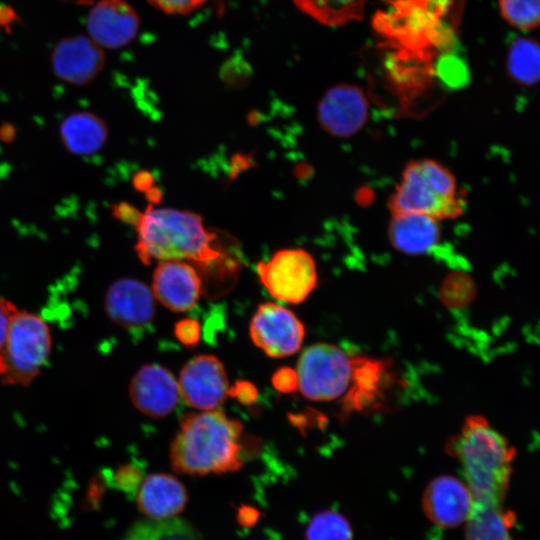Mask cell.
Returning <instances> with one entry per match:
<instances>
[{
  "label": "cell",
  "instance_id": "1",
  "mask_svg": "<svg viewBox=\"0 0 540 540\" xmlns=\"http://www.w3.org/2000/svg\"><path fill=\"white\" fill-rule=\"evenodd\" d=\"M135 250L144 264L152 260L189 261L209 278L235 280L237 262L217 233L205 229L200 215L173 208L147 207L136 224Z\"/></svg>",
  "mask_w": 540,
  "mask_h": 540
},
{
  "label": "cell",
  "instance_id": "2",
  "mask_svg": "<svg viewBox=\"0 0 540 540\" xmlns=\"http://www.w3.org/2000/svg\"><path fill=\"white\" fill-rule=\"evenodd\" d=\"M242 424L219 410L186 415L171 445L173 469L189 475L238 470Z\"/></svg>",
  "mask_w": 540,
  "mask_h": 540
},
{
  "label": "cell",
  "instance_id": "3",
  "mask_svg": "<svg viewBox=\"0 0 540 540\" xmlns=\"http://www.w3.org/2000/svg\"><path fill=\"white\" fill-rule=\"evenodd\" d=\"M458 458L474 503L503 505L515 450L482 416H470L448 446Z\"/></svg>",
  "mask_w": 540,
  "mask_h": 540
},
{
  "label": "cell",
  "instance_id": "4",
  "mask_svg": "<svg viewBox=\"0 0 540 540\" xmlns=\"http://www.w3.org/2000/svg\"><path fill=\"white\" fill-rule=\"evenodd\" d=\"M388 207L391 214H421L441 221L461 216L466 200L449 168L423 158L406 164Z\"/></svg>",
  "mask_w": 540,
  "mask_h": 540
},
{
  "label": "cell",
  "instance_id": "5",
  "mask_svg": "<svg viewBox=\"0 0 540 540\" xmlns=\"http://www.w3.org/2000/svg\"><path fill=\"white\" fill-rule=\"evenodd\" d=\"M52 347L48 324L39 315L18 310L0 348V381L26 386L40 373Z\"/></svg>",
  "mask_w": 540,
  "mask_h": 540
},
{
  "label": "cell",
  "instance_id": "6",
  "mask_svg": "<svg viewBox=\"0 0 540 540\" xmlns=\"http://www.w3.org/2000/svg\"><path fill=\"white\" fill-rule=\"evenodd\" d=\"M354 361L341 348L328 343L307 347L297 364V387L313 401H330L346 394L353 379Z\"/></svg>",
  "mask_w": 540,
  "mask_h": 540
},
{
  "label": "cell",
  "instance_id": "7",
  "mask_svg": "<svg viewBox=\"0 0 540 540\" xmlns=\"http://www.w3.org/2000/svg\"><path fill=\"white\" fill-rule=\"evenodd\" d=\"M257 271L268 292L290 304L303 302L317 285L315 261L303 249L279 250L267 262H259Z\"/></svg>",
  "mask_w": 540,
  "mask_h": 540
},
{
  "label": "cell",
  "instance_id": "8",
  "mask_svg": "<svg viewBox=\"0 0 540 540\" xmlns=\"http://www.w3.org/2000/svg\"><path fill=\"white\" fill-rule=\"evenodd\" d=\"M253 343L268 356L281 358L296 353L303 342L305 329L289 309L276 304H261L250 323Z\"/></svg>",
  "mask_w": 540,
  "mask_h": 540
},
{
  "label": "cell",
  "instance_id": "9",
  "mask_svg": "<svg viewBox=\"0 0 540 540\" xmlns=\"http://www.w3.org/2000/svg\"><path fill=\"white\" fill-rule=\"evenodd\" d=\"M369 102L364 91L353 84L341 83L329 88L317 105V121L329 135L349 138L368 121Z\"/></svg>",
  "mask_w": 540,
  "mask_h": 540
},
{
  "label": "cell",
  "instance_id": "10",
  "mask_svg": "<svg viewBox=\"0 0 540 540\" xmlns=\"http://www.w3.org/2000/svg\"><path fill=\"white\" fill-rule=\"evenodd\" d=\"M178 385L184 402L204 411L220 406L229 390L225 368L213 355H198L189 360L180 372Z\"/></svg>",
  "mask_w": 540,
  "mask_h": 540
},
{
  "label": "cell",
  "instance_id": "11",
  "mask_svg": "<svg viewBox=\"0 0 540 540\" xmlns=\"http://www.w3.org/2000/svg\"><path fill=\"white\" fill-rule=\"evenodd\" d=\"M129 395L137 410L153 418L169 415L181 397L174 375L156 364L144 365L134 374Z\"/></svg>",
  "mask_w": 540,
  "mask_h": 540
},
{
  "label": "cell",
  "instance_id": "12",
  "mask_svg": "<svg viewBox=\"0 0 540 540\" xmlns=\"http://www.w3.org/2000/svg\"><path fill=\"white\" fill-rule=\"evenodd\" d=\"M104 304L109 319L131 331L147 328L155 317L153 292L137 279L122 278L113 282Z\"/></svg>",
  "mask_w": 540,
  "mask_h": 540
},
{
  "label": "cell",
  "instance_id": "13",
  "mask_svg": "<svg viewBox=\"0 0 540 540\" xmlns=\"http://www.w3.org/2000/svg\"><path fill=\"white\" fill-rule=\"evenodd\" d=\"M427 518L441 528H456L468 520L473 497L466 483L450 475L433 479L422 497Z\"/></svg>",
  "mask_w": 540,
  "mask_h": 540
},
{
  "label": "cell",
  "instance_id": "14",
  "mask_svg": "<svg viewBox=\"0 0 540 540\" xmlns=\"http://www.w3.org/2000/svg\"><path fill=\"white\" fill-rule=\"evenodd\" d=\"M55 75L73 85H86L102 72L105 54L90 37L68 36L61 39L52 52Z\"/></svg>",
  "mask_w": 540,
  "mask_h": 540
},
{
  "label": "cell",
  "instance_id": "15",
  "mask_svg": "<svg viewBox=\"0 0 540 540\" xmlns=\"http://www.w3.org/2000/svg\"><path fill=\"white\" fill-rule=\"evenodd\" d=\"M139 16L125 0H100L89 11L86 27L101 48L118 49L129 44L139 30Z\"/></svg>",
  "mask_w": 540,
  "mask_h": 540
},
{
  "label": "cell",
  "instance_id": "16",
  "mask_svg": "<svg viewBox=\"0 0 540 540\" xmlns=\"http://www.w3.org/2000/svg\"><path fill=\"white\" fill-rule=\"evenodd\" d=\"M151 290L169 310L187 312L199 300L202 281L196 268L185 261H160L153 274Z\"/></svg>",
  "mask_w": 540,
  "mask_h": 540
},
{
  "label": "cell",
  "instance_id": "17",
  "mask_svg": "<svg viewBox=\"0 0 540 540\" xmlns=\"http://www.w3.org/2000/svg\"><path fill=\"white\" fill-rule=\"evenodd\" d=\"M392 247L408 256H420L433 250L440 242L439 221L413 213L392 214L388 225Z\"/></svg>",
  "mask_w": 540,
  "mask_h": 540
},
{
  "label": "cell",
  "instance_id": "18",
  "mask_svg": "<svg viewBox=\"0 0 540 540\" xmlns=\"http://www.w3.org/2000/svg\"><path fill=\"white\" fill-rule=\"evenodd\" d=\"M187 503L184 485L173 475L151 474L141 483L137 495L139 510L152 520L174 518Z\"/></svg>",
  "mask_w": 540,
  "mask_h": 540
},
{
  "label": "cell",
  "instance_id": "19",
  "mask_svg": "<svg viewBox=\"0 0 540 540\" xmlns=\"http://www.w3.org/2000/svg\"><path fill=\"white\" fill-rule=\"evenodd\" d=\"M108 128L98 115L80 111L67 115L60 124V139L64 147L75 155H91L106 143Z\"/></svg>",
  "mask_w": 540,
  "mask_h": 540
},
{
  "label": "cell",
  "instance_id": "20",
  "mask_svg": "<svg viewBox=\"0 0 540 540\" xmlns=\"http://www.w3.org/2000/svg\"><path fill=\"white\" fill-rule=\"evenodd\" d=\"M512 522L502 505L473 502L466 521V540H513L510 534Z\"/></svg>",
  "mask_w": 540,
  "mask_h": 540
},
{
  "label": "cell",
  "instance_id": "21",
  "mask_svg": "<svg viewBox=\"0 0 540 540\" xmlns=\"http://www.w3.org/2000/svg\"><path fill=\"white\" fill-rule=\"evenodd\" d=\"M367 0H293L296 7L327 26H341L361 20Z\"/></svg>",
  "mask_w": 540,
  "mask_h": 540
},
{
  "label": "cell",
  "instance_id": "22",
  "mask_svg": "<svg viewBox=\"0 0 540 540\" xmlns=\"http://www.w3.org/2000/svg\"><path fill=\"white\" fill-rule=\"evenodd\" d=\"M507 71L518 84L531 87L539 80L540 50L536 40L517 37L509 45Z\"/></svg>",
  "mask_w": 540,
  "mask_h": 540
},
{
  "label": "cell",
  "instance_id": "23",
  "mask_svg": "<svg viewBox=\"0 0 540 540\" xmlns=\"http://www.w3.org/2000/svg\"><path fill=\"white\" fill-rule=\"evenodd\" d=\"M125 540H201V538L190 523L174 517L137 523Z\"/></svg>",
  "mask_w": 540,
  "mask_h": 540
},
{
  "label": "cell",
  "instance_id": "24",
  "mask_svg": "<svg viewBox=\"0 0 540 540\" xmlns=\"http://www.w3.org/2000/svg\"><path fill=\"white\" fill-rule=\"evenodd\" d=\"M306 540H352L353 530L348 519L334 510L315 514L305 530Z\"/></svg>",
  "mask_w": 540,
  "mask_h": 540
},
{
  "label": "cell",
  "instance_id": "25",
  "mask_svg": "<svg viewBox=\"0 0 540 540\" xmlns=\"http://www.w3.org/2000/svg\"><path fill=\"white\" fill-rule=\"evenodd\" d=\"M501 16L511 26L520 30L538 27L540 0H499Z\"/></svg>",
  "mask_w": 540,
  "mask_h": 540
},
{
  "label": "cell",
  "instance_id": "26",
  "mask_svg": "<svg viewBox=\"0 0 540 540\" xmlns=\"http://www.w3.org/2000/svg\"><path fill=\"white\" fill-rule=\"evenodd\" d=\"M474 285L470 279L461 274L449 276L443 283L441 297L453 307L467 304L474 296Z\"/></svg>",
  "mask_w": 540,
  "mask_h": 540
},
{
  "label": "cell",
  "instance_id": "27",
  "mask_svg": "<svg viewBox=\"0 0 540 540\" xmlns=\"http://www.w3.org/2000/svg\"><path fill=\"white\" fill-rule=\"evenodd\" d=\"M116 486L127 494H135L142 483L141 472L133 465H124L115 474Z\"/></svg>",
  "mask_w": 540,
  "mask_h": 540
},
{
  "label": "cell",
  "instance_id": "28",
  "mask_svg": "<svg viewBox=\"0 0 540 540\" xmlns=\"http://www.w3.org/2000/svg\"><path fill=\"white\" fill-rule=\"evenodd\" d=\"M154 7L167 14L185 15L201 7L208 0H148Z\"/></svg>",
  "mask_w": 540,
  "mask_h": 540
},
{
  "label": "cell",
  "instance_id": "29",
  "mask_svg": "<svg viewBox=\"0 0 540 540\" xmlns=\"http://www.w3.org/2000/svg\"><path fill=\"white\" fill-rule=\"evenodd\" d=\"M175 336L187 347L196 345L200 338V327L194 319H183L175 325Z\"/></svg>",
  "mask_w": 540,
  "mask_h": 540
},
{
  "label": "cell",
  "instance_id": "30",
  "mask_svg": "<svg viewBox=\"0 0 540 540\" xmlns=\"http://www.w3.org/2000/svg\"><path fill=\"white\" fill-rule=\"evenodd\" d=\"M272 383L280 392H292L298 384L296 371L289 367L280 368L274 374Z\"/></svg>",
  "mask_w": 540,
  "mask_h": 540
},
{
  "label": "cell",
  "instance_id": "31",
  "mask_svg": "<svg viewBox=\"0 0 540 540\" xmlns=\"http://www.w3.org/2000/svg\"><path fill=\"white\" fill-rule=\"evenodd\" d=\"M18 309L9 300L0 297V348L3 346L11 322Z\"/></svg>",
  "mask_w": 540,
  "mask_h": 540
},
{
  "label": "cell",
  "instance_id": "32",
  "mask_svg": "<svg viewBox=\"0 0 540 540\" xmlns=\"http://www.w3.org/2000/svg\"><path fill=\"white\" fill-rule=\"evenodd\" d=\"M228 394L237 398L244 404L251 403L258 396L255 386L246 381L237 382L230 390H228Z\"/></svg>",
  "mask_w": 540,
  "mask_h": 540
},
{
  "label": "cell",
  "instance_id": "33",
  "mask_svg": "<svg viewBox=\"0 0 540 540\" xmlns=\"http://www.w3.org/2000/svg\"><path fill=\"white\" fill-rule=\"evenodd\" d=\"M141 213L142 212L125 202H121L113 208V215L117 219L124 223L133 224L135 226L139 221Z\"/></svg>",
  "mask_w": 540,
  "mask_h": 540
},
{
  "label": "cell",
  "instance_id": "34",
  "mask_svg": "<svg viewBox=\"0 0 540 540\" xmlns=\"http://www.w3.org/2000/svg\"><path fill=\"white\" fill-rule=\"evenodd\" d=\"M153 182L152 176L148 172H139L133 178V185L137 190L148 191Z\"/></svg>",
  "mask_w": 540,
  "mask_h": 540
},
{
  "label": "cell",
  "instance_id": "35",
  "mask_svg": "<svg viewBox=\"0 0 540 540\" xmlns=\"http://www.w3.org/2000/svg\"><path fill=\"white\" fill-rule=\"evenodd\" d=\"M17 19V15L12 8L0 5V25L7 26L14 22Z\"/></svg>",
  "mask_w": 540,
  "mask_h": 540
},
{
  "label": "cell",
  "instance_id": "36",
  "mask_svg": "<svg viewBox=\"0 0 540 540\" xmlns=\"http://www.w3.org/2000/svg\"><path fill=\"white\" fill-rule=\"evenodd\" d=\"M16 136V130L11 124H3L0 127V138L3 141L10 142Z\"/></svg>",
  "mask_w": 540,
  "mask_h": 540
}]
</instances>
